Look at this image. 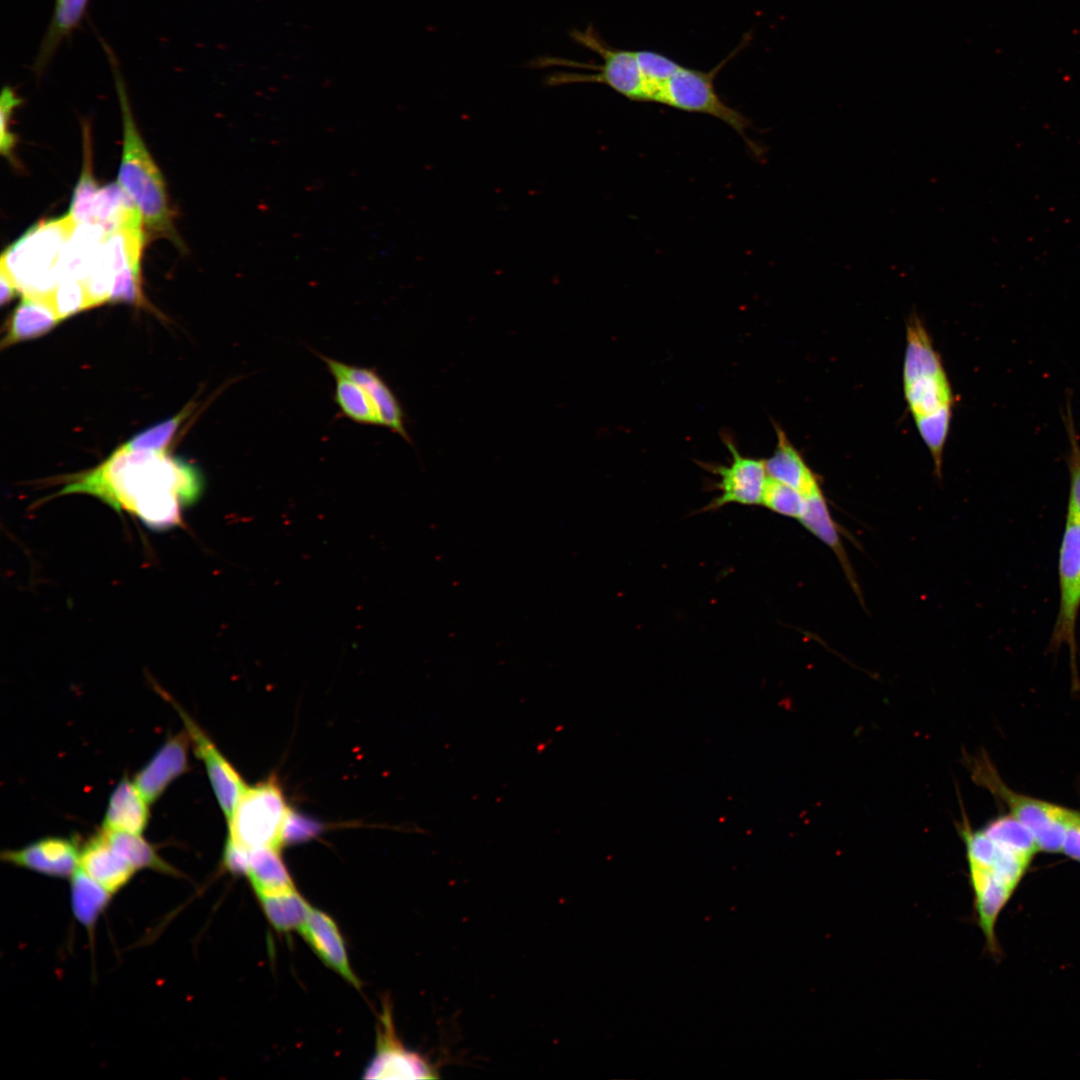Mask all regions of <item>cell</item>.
<instances>
[{
    "label": "cell",
    "mask_w": 1080,
    "mask_h": 1080,
    "mask_svg": "<svg viewBox=\"0 0 1080 1080\" xmlns=\"http://www.w3.org/2000/svg\"><path fill=\"white\" fill-rule=\"evenodd\" d=\"M108 48L106 47L113 66L123 122V148L118 183L137 207L150 234L167 237L176 244H181L175 231L164 179L135 125L123 79Z\"/></svg>",
    "instance_id": "2"
},
{
    "label": "cell",
    "mask_w": 1080,
    "mask_h": 1080,
    "mask_svg": "<svg viewBox=\"0 0 1080 1080\" xmlns=\"http://www.w3.org/2000/svg\"><path fill=\"white\" fill-rule=\"evenodd\" d=\"M179 713L195 755L203 762L219 806L228 821L247 785L205 731L168 695Z\"/></svg>",
    "instance_id": "11"
},
{
    "label": "cell",
    "mask_w": 1080,
    "mask_h": 1080,
    "mask_svg": "<svg viewBox=\"0 0 1080 1080\" xmlns=\"http://www.w3.org/2000/svg\"><path fill=\"white\" fill-rule=\"evenodd\" d=\"M108 301L133 304L144 302L140 267L127 266L115 275Z\"/></svg>",
    "instance_id": "40"
},
{
    "label": "cell",
    "mask_w": 1080,
    "mask_h": 1080,
    "mask_svg": "<svg viewBox=\"0 0 1080 1080\" xmlns=\"http://www.w3.org/2000/svg\"><path fill=\"white\" fill-rule=\"evenodd\" d=\"M279 850L280 848L274 846L250 850L246 876L256 895L295 887Z\"/></svg>",
    "instance_id": "25"
},
{
    "label": "cell",
    "mask_w": 1080,
    "mask_h": 1080,
    "mask_svg": "<svg viewBox=\"0 0 1080 1080\" xmlns=\"http://www.w3.org/2000/svg\"><path fill=\"white\" fill-rule=\"evenodd\" d=\"M203 479L186 461L164 452L116 449L102 464L70 479L58 495L88 494L163 531L182 523L201 496Z\"/></svg>",
    "instance_id": "1"
},
{
    "label": "cell",
    "mask_w": 1080,
    "mask_h": 1080,
    "mask_svg": "<svg viewBox=\"0 0 1080 1080\" xmlns=\"http://www.w3.org/2000/svg\"><path fill=\"white\" fill-rule=\"evenodd\" d=\"M749 41L750 37L746 35L728 57L709 71L682 65L667 81L656 102L681 111L706 114L721 120L745 140L754 154L760 155L761 149L747 137V131L752 126L751 121L725 103L715 88L717 74Z\"/></svg>",
    "instance_id": "5"
},
{
    "label": "cell",
    "mask_w": 1080,
    "mask_h": 1080,
    "mask_svg": "<svg viewBox=\"0 0 1080 1080\" xmlns=\"http://www.w3.org/2000/svg\"><path fill=\"white\" fill-rule=\"evenodd\" d=\"M250 850L227 837L223 855L222 866L224 870L234 875H247L249 868Z\"/></svg>",
    "instance_id": "41"
},
{
    "label": "cell",
    "mask_w": 1080,
    "mask_h": 1080,
    "mask_svg": "<svg viewBox=\"0 0 1080 1080\" xmlns=\"http://www.w3.org/2000/svg\"><path fill=\"white\" fill-rule=\"evenodd\" d=\"M83 165L74 188L69 215L77 224H93V203L100 189L93 175L92 149L89 127L83 126Z\"/></svg>",
    "instance_id": "29"
},
{
    "label": "cell",
    "mask_w": 1080,
    "mask_h": 1080,
    "mask_svg": "<svg viewBox=\"0 0 1080 1080\" xmlns=\"http://www.w3.org/2000/svg\"><path fill=\"white\" fill-rule=\"evenodd\" d=\"M79 868L113 894L124 888L136 873L111 847L102 830L82 846Z\"/></svg>",
    "instance_id": "17"
},
{
    "label": "cell",
    "mask_w": 1080,
    "mask_h": 1080,
    "mask_svg": "<svg viewBox=\"0 0 1080 1080\" xmlns=\"http://www.w3.org/2000/svg\"><path fill=\"white\" fill-rule=\"evenodd\" d=\"M59 321L61 320L48 299L23 295L10 318L2 345L42 336Z\"/></svg>",
    "instance_id": "20"
},
{
    "label": "cell",
    "mask_w": 1080,
    "mask_h": 1080,
    "mask_svg": "<svg viewBox=\"0 0 1080 1080\" xmlns=\"http://www.w3.org/2000/svg\"><path fill=\"white\" fill-rule=\"evenodd\" d=\"M1064 855L1080 862V811L1066 808L1065 834L1062 845Z\"/></svg>",
    "instance_id": "42"
},
{
    "label": "cell",
    "mask_w": 1080,
    "mask_h": 1080,
    "mask_svg": "<svg viewBox=\"0 0 1080 1080\" xmlns=\"http://www.w3.org/2000/svg\"><path fill=\"white\" fill-rule=\"evenodd\" d=\"M299 931L307 944L329 968L354 987L360 988V981L350 966L342 934L336 922L328 914L312 907Z\"/></svg>",
    "instance_id": "16"
},
{
    "label": "cell",
    "mask_w": 1080,
    "mask_h": 1080,
    "mask_svg": "<svg viewBox=\"0 0 1080 1080\" xmlns=\"http://www.w3.org/2000/svg\"><path fill=\"white\" fill-rule=\"evenodd\" d=\"M722 440L731 455L729 464L701 463L718 477L714 489L719 491L704 510H717L728 504L761 505L768 480L764 459L742 455L728 434L722 435Z\"/></svg>",
    "instance_id": "9"
},
{
    "label": "cell",
    "mask_w": 1080,
    "mask_h": 1080,
    "mask_svg": "<svg viewBox=\"0 0 1080 1080\" xmlns=\"http://www.w3.org/2000/svg\"><path fill=\"white\" fill-rule=\"evenodd\" d=\"M951 415V408H946L934 414L915 419L920 436L932 454L938 475L941 473L943 448L949 431Z\"/></svg>",
    "instance_id": "36"
},
{
    "label": "cell",
    "mask_w": 1080,
    "mask_h": 1080,
    "mask_svg": "<svg viewBox=\"0 0 1080 1080\" xmlns=\"http://www.w3.org/2000/svg\"><path fill=\"white\" fill-rule=\"evenodd\" d=\"M139 212L119 183L100 188L93 203V224L102 226L107 234L119 228Z\"/></svg>",
    "instance_id": "28"
},
{
    "label": "cell",
    "mask_w": 1080,
    "mask_h": 1080,
    "mask_svg": "<svg viewBox=\"0 0 1080 1080\" xmlns=\"http://www.w3.org/2000/svg\"><path fill=\"white\" fill-rule=\"evenodd\" d=\"M366 1079H436L437 1067L398 1038L389 1003L385 1002L377 1026L376 1050L364 1071Z\"/></svg>",
    "instance_id": "10"
},
{
    "label": "cell",
    "mask_w": 1080,
    "mask_h": 1080,
    "mask_svg": "<svg viewBox=\"0 0 1080 1080\" xmlns=\"http://www.w3.org/2000/svg\"><path fill=\"white\" fill-rule=\"evenodd\" d=\"M1069 449L1065 461L1069 473V494L1066 517L1080 522V441L1076 430L1070 393H1067L1062 413Z\"/></svg>",
    "instance_id": "32"
},
{
    "label": "cell",
    "mask_w": 1080,
    "mask_h": 1080,
    "mask_svg": "<svg viewBox=\"0 0 1080 1080\" xmlns=\"http://www.w3.org/2000/svg\"><path fill=\"white\" fill-rule=\"evenodd\" d=\"M570 38L602 59L600 65L579 62L557 56H540L529 62L533 68L564 67L592 70L593 73L556 71L545 77V85L557 87L579 83L604 84L631 101L649 102L647 88L640 71L636 50L615 48L607 44L593 25L572 29Z\"/></svg>",
    "instance_id": "3"
},
{
    "label": "cell",
    "mask_w": 1080,
    "mask_h": 1080,
    "mask_svg": "<svg viewBox=\"0 0 1080 1080\" xmlns=\"http://www.w3.org/2000/svg\"><path fill=\"white\" fill-rule=\"evenodd\" d=\"M190 737L186 730L169 736L134 777L145 799L157 801L168 786L189 769Z\"/></svg>",
    "instance_id": "14"
},
{
    "label": "cell",
    "mask_w": 1080,
    "mask_h": 1080,
    "mask_svg": "<svg viewBox=\"0 0 1080 1080\" xmlns=\"http://www.w3.org/2000/svg\"><path fill=\"white\" fill-rule=\"evenodd\" d=\"M960 832L966 847L969 873L993 875L1017 888L1030 860L999 845L981 829L972 830L968 824H964Z\"/></svg>",
    "instance_id": "13"
},
{
    "label": "cell",
    "mask_w": 1080,
    "mask_h": 1080,
    "mask_svg": "<svg viewBox=\"0 0 1080 1080\" xmlns=\"http://www.w3.org/2000/svg\"><path fill=\"white\" fill-rule=\"evenodd\" d=\"M1059 609L1049 650L1063 645L1070 654L1073 685L1080 683L1077 670L1076 627L1080 612V522L1066 517L1058 554Z\"/></svg>",
    "instance_id": "8"
},
{
    "label": "cell",
    "mask_w": 1080,
    "mask_h": 1080,
    "mask_svg": "<svg viewBox=\"0 0 1080 1080\" xmlns=\"http://www.w3.org/2000/svg\"><path fill=\"white\" fill-rule=\"evenodd\" d=\"M288 810L275 777L247 786L227 821L228 837L249 850L267 846L280 848Z\"/></svg>",
    "instance_id": "7"
},
{
    "label": "cell",
    "mask_w": 1080,
    "mask_h": 1080,
    "mask_svg": "<svg viewBox=\"0 0 1080 1080\" xmlns=\"http://www.w3.org/2000/svg\"><path fill=\"white\" fill-rule=\"evenodd\" d=\"M149 804L134 780L124 776L110 795L102 829L142 835L150 818Z\"/></svg>",
    "instance_id": "18"
},
{
    "label": "cell",
    "mask_w": 1080,
    "mask_h": 1080,
    "mask_svg": "<svg viewBox=\"0 0 1080 1080\" xmlns=\"http://www.w3.org/2000/svg\"><path fill=\"white\" fill-rule=\"evenodd\" d=\"M111 847L136 871L150 869L171 876H182L172 865L160 857L156 848L139 834L107 831L102 829Z\"/></svg>",
    "instance_id": "27"
},
{
    "label": "cell",
    "mask_w": 1080,
    "mask_h": 1080,
    "mask_svg": "<svg viewBox=\"0 0 1080 1080\" xmlns=\"http://www.w3.org/2000/svg\"><path fill=\"white\" fill-rule=\"evenodd\" d=\"M190 411L191 406H186L172 418L166 419L134 435L129 441L123 444L122 447L128 450L166 451L167 446L174 438L178 428L189 415Z\"/></svg>",
    "instance_id": "34"
},
{
    "label": "cell",
    "mask_w": 1080,
    "mask_h": 1080,
    "mask_svg": "<svg viewBox=\"0 0 1080 1080\" xmlns=\"http://www.w3.org/2000/svg\"><path fill=\"white\" fill-rule=\"evenodd\" d=\"M48 300L60 320L90 307L83 282L74 278H62Z\"/></svg>",
    "instance_id": "37"
},
{
    "label": "cell",
    "mask_w": 1080,
    "mask_h": 1080,
    "mask_svg": "<svg viewBox=\"0 0 1080 1080\" xmlns=\"http://www.w3.org/2000/svg\"><path fill=\"white\" fill-rule=\"evenodd\" d=\"M70 879L72 913L88 931L90 937H93L96 924L108 908L114 894L80 868Z\"/></svg>",
    "instance_id": "22"
},
{
    "label": "cell",
    "mask_w": 1080,
    "mask_h": 1080,
    "mask_svg": "<svg viewBox=\"0 0 1080 1080\" xmlns=\"http://www.w3.org/2000/svg\"><path fill=\"white\" fill-rule=\"evenodd\" d=\"M81 849L73 836H49L19 849L5 850L1 859L45 876L71 878L79 868Z\"/></svg>",
    "instance_id": "12"
},
{
    "label": "cell",
    "mask_w": 1080,
    "mask_h": 1080,
    "mask_svg": "<svg viewBox=\"0 0 1080 1080\" xmlns=\"http://www.w3.org/2000/svg\"><path fill=\"white\" fill-rule=\"evenodd\" d=\"M76 226L69 214L35 224L6 248L0 269L23 295L48 299L61 280V259Z\"/></svg>",
    "instance_id": "4"
},
{
    "label": "cell",
    "mask_w": 1080,
    "mask_h": 1080,
    "mask_svg": "<svg viewBox=\"0 0 1080 1080\" xmlns=\"http://www.w3.org/2000/svg\"><path fill=\"white\" fill-rule=\"evenodd\" d=\"M90 0H56L47 31L40 43L34 72L40 76L53 59L61 43L79 26Z\"/></svg>",
    "instance_id": "21"
},
{
    "label": "cell",
    "mask_w": 1080,
    "mask_h": 1080,
    "mask_svg": "<svg viewBox=\"0 0 1080 1080\" xmlns=\"http://www.w3.org/2000/svg\"><path fill=\"white\" fill-rule=\"evenodd\" d=\"M636 56L647 88L649 102H656L667 81L682 64L664 54L650 50H636Z\"/></svg>",
    "instance_id": "33"
},
{
    "label": "cell",
    "mask_w": 1080,
    "mask_h": 1080,
    "mask_svg": "<svg viewBox=\"0 0 1080 1080\" xmlns=\"http://www.w3.org/2000/svg\"><path fill=\"white\" fill-rule=\"evenodd\" d=\"M904 392L915 419L951 408L953 402L945 372L926 374L904 382Z\"/></svg>",
    "instance_id": "24"
},
{
    "label": "cell",
    "mask_w": 1080,
    "mask_h": 1080,
    "mask_svg": "<svg viewBox=\"0 0 1080 1080\" xmlns=\"http://www.w3.org/2000/svg\"><path fill=\"white\" fill-rule=\"evenodd\" d=\"M22 103V99L10 86H4L0 97V151L1 154L12 161L16 143L14 134L10 131L13 112Z\"/></svg>",
    "instance_id": "39"
},
{
    "label": "cell",
    "mask_w": 1080,
    "mask_h": 1080,
    "mask_svg": "<svg viewBox=\"0 0 1080 1080\" xmlns=\"http://www.w3.org/2000/svg\"><path fill=\"white\" fill-rule=\"evenodd\" d=\"M323 829L324 826L319 821L289 808L281 831V844L309 841L319 835Z\"/></svg>",
    "instance_id": "38"
},
{
    "label": "cell",
    "mask_w": 1080,
    "mask_h": 1080,
    "mask_svg": "<svg viewBox=\"0 0 1080 1080\" xmlns=\"http://www.w3.org/2000/svg\"><path fill=\"white\" fill-rule=\"evenodd\" d=\"M972 771L975 782L994 794L1007 806L1009 814L1029 829L1039 851H1062L1066 807L1015 792L985 756L972 761Z\"/></svg>",
    "instance_id": "6"
},
{
    "label": "cell",
    "mask_w": 1080,
    "mask_h": 1080,
    "mask_svg": "<svg viewBox=\"0 0 1080 1080\" xmlns=\"http://www.w3.org/2000/svg\"><path fill=\"white\" fill-rule=\"evenodd\" d=\"M801 524L835 553L851 585L857 589L855 576L842 545L838 527L829 511L821 489L806 497L805 510L799 519Z\"/></svg>",
    "instance_id": "23"
},
{
    "label": "cell",
    "mask_w": 1080,
    "mask_h": 1080,
    "mask_svg": "<svg viewBox=\"0 0 1080 1080\" xmlns=\"http://www.w3.org/2000/svg\"><path fill=\"white\" fill-rule=\"evenodd\" d=\"M334 399L343 415L363 424L381 426L375 405L367 391L345 377H335Z\"/></svg>",
    "instance_id": "30"
},
{
    "label": "cell",
    "mask_w": 1080,
    "mask_h": 1080,
    "mask_svg": "<svg viewBox=\"0 0 1080 1080\" xmlns=\"http://www.w3.org/2000/svg\"><path fill=\"white\" fill-rule=\"evenodd\" d=\"M257 897L266 918L279 932L299 930L312 909L295 887Z\"/></svg>",
    "instance_id": "26"
},
{
    "label": "cell",
    "mask_w": 1080,
    "mask_h": 1080,
    "mask_svg": "<svg viewBox=\"0 0 1080 1080\" xmlns=\"http://www.w3.org/2000/svg\"><path fill=\"white\" fill-rule=\"evenodd\" d=\"M318 357L326 364L328 371L334 378H348L367 391L375 405L381 426L398 433L406 441H411L405 427L402 407L392 390L375 369L349 365L322 354H318Z\"/></svg>",
    "instance_id": "15"
},
{
    "label": "cell",
    "mask_w": 1080,
    "mask_h": 1080,
    "mask_svg": "<svg viewBox=\"0 0 1080 1080\" xmlns=\"http://www.w3.org/2000/svg\"><path fill=\"white\" fill-rule=\"evenodd\" d=\"M981 830L999 845L1030 861L1039 851L1033 834L1009 813L992 819Z\"/></svg>",
    "instance_id": "31"
},
{
    "label": "cell",
    "mask_w": 1080,
    "mask_h": 1080,
    "mask_svg": "<svg viewBox=\"0 0 1080 1080\" xmlns=\"http://www.w3.org/2000/svg\"><path fill=\"white\" fill-rule=\"evenodd\" d=\"M774 426L777 443L772 455L764 459L767 475L770 479L791 486L807 497L820 489L817 477L783 429L776 424Z\"/></svg>",
    "instance_id": "19"
},
{
    "label": "cell",
    "mask_w": 1080,
    "mask_h": 1080,
    "mask_svg": "<svg viewBox=\"0 0 1080 1080\" xmlns=\"http://www.w3.org/2000/svg\"><path fill=\"white\" fill-rule=\"evenodd\" d=\"M0 288V302L2 305L9 302L18 290L10 276L2 269H0Z\"/></svg>",
    "instance_id": "43"
},
{
    "label": "cell",
    "mask_w": 1080,
    "mask_h": 1080,
    "mask_svg": "<svg viewBox=\"0 0 1080 1080\" xmlns=\"http://www.w3.org/2000/svg\"><path fill=\"white\" fill-rule=\"evenodd\" d=\"M761 505L777 514L799 520L805 510L806 497L791 486L768 477Z\"/></svg>",
    "instance_id": "35"
}]
</instances>
